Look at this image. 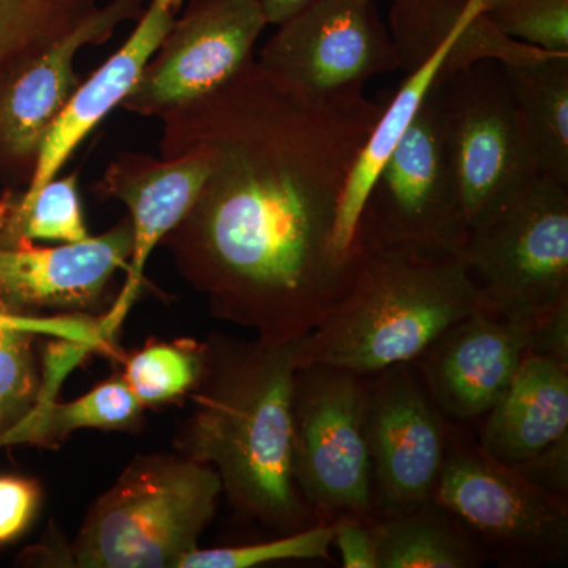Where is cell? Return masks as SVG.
Returning a JSON list of instances; mask_svg holds the SVG:
<instances>
[{"instance_id": "obj_1", "label": "cell", "mask_w": 568, "mask_h": 568, "mask_svg": "<svg viewBox=\"0 0 568 568\" xmlns=\"http://www.w3.org/2000/svg\"><path fill=\"white\" fill-rule=\"evenodd\" d=\"M386 103L298 91L256 61L160 118L162 153H203L209 174L162 245L213 316L261 338H304L349 290L362 256L336 245L347 183Z\"/></svg>"}, {"instance_id": "obj_2", "label": "cell", "mask_w": 568, "mask_h": 568, "mask_svg": "<svg viewBox=\"0 0 568 568\" xmlns=\"http://www.w3.org/2000/svg\"><path fill=\"white\" fill-rule=\"evenodd\" d=\"M298 342L209 336L190 413L174 437L178 454L216 470L234 511L280 536L321 525L293 474Z\"/></svg>"}, {"instance_id": "obj_3", "label": "cell", "mask_w": 568, "mask_h": 568, "mask_svg": "<svg viewBox=\"0 0 568 568\" xmlns=\"http://www.w3.org/2000/svg\"><path fill=\"white\" fill-rule=\"evenodd\" d=\"M480 308L462 254L365 253L342 301L298 342L297 364L375 375L416 361L450 325Z\"/></svg>"}, {"instance_id": "obj_4", "label": "cell", "mask_w": 568, "mask_h": 568, "mask_svg": "<svg viewBox=\"0 0 568 568\" xmlns=\"http://www.w3.org/2000/svg\"><path fill=\"white\" fill-rule=\"evenodd\" d=\"M222 480L178 454L141 455L93 503L63 566L179 568L215 517Z\"/></svg>"}, {"instance_id": "obj_5", "label": "cell", "mask_w": 568, "mask_h": 568, "mask_svg": "<svg viewBox=\"0 0 568 568\" xmlns=\"http://www.w3.org/2000/svg\"><path fill=\"white\" fill-rule=\"evenodd\" d=\"M465 257L481 305L532 327L568 298V189L537 174L467 227Z\"/></svg>"}, {"instance_id": "obj_6", "label": "cell", "mask_w": 568, "mask_h": 568, "mask_svg": "<svg viewBox=\"0 0 568 568\" xmlns=\"http://www.w3.org/2000/svg\"><path fill=\"white\" fill-rule=\"evenodd\" d=\"M435 500L476 540L487 562L506 568L567 564L568 500L488 455L467 424L448 420Z\"/></svg>"}, {"instance_id": "obj_7", "label": "cell", "mask_w": 568, "mask_h": 568, "mask_svg": "<svg viewBox=\"0 0 568 568\" xmlns=\"http://www.w3.org/2000/svg\"><path fill=\"white\" fill-rule=\"evenodd\" d=\"M466 235L444 148L436 78L373 179L354 244L364 253L462 254Z\"/></svg>"}, {"instance_id": "obj_8", "label": "cell", "mask_w": 568, "mask_h": 568, "mask_svg": "<svg viewBox=\"0 0 568 568\" xmlns=\"http://www.w3.org/2000/svg\"><path fill=\"white\" fill-rule=\"evenodd\" d=\"M369 376L336 366L298 365L291 398L293 474L320 523L377 519L366 440Z\"/></svg>"}, {"instance_id": "obj_9", "label": "cell", "mask_w": 568, "mask_h": 568, "mask_svg": "<svg viewBox=\"0 0 568 568\" xmlns=\"http://www.w3.org/2000/svg\"><path fill=\"white\" fill-rule=\"evenodd\" d=\"M444 148L466 226L538 174L503 63L437 74Z\"/></svg>"}, {"instance_id": "obj_10", "label": "cell", "mask_w": 568, "mask_h": 568, "mask_svg": "<svg viewBox=\"0 0 568 568\" xmlns=\"http://www.w3.org/2000/svg\"><path fill=\"white\" fill-rule=\"evenodd\" d=\"M265 26L261 0H189L121 106L160 119L209 95L253 61Z\"/></svg>"}, {"instance_id": "obj_11", "label": "cell", "mask_w": 568, "mask_h": 568, "mask_svg": "<svg viewBox=\"0 0 568 568\" xmlns=\"http://www.w3.org/2000/svg\"><path fill=\"white\" fill-rule=\"evenodd\" d=\"M278 28L256 63L298 91H364L377 74L399 70L376 0H316Z\"/></svg>"}, {"instance_id": "obj_12", "label": "cell", "mask_w": 568, "mask_h": 568, "mask_svg": "<svg viewBox=\"0 0 568 568\" xmlns=\"http://www.w3.org/2000/svg\"><path fill=\"white\" fill-rule=\"evenodd\" d=\"M447 433L448 420L414 362L369 375L366 440L377 519L435 499Z\"/></svg>"}, {"instance_id": "obj_13", "label": "cell", "mask_w": 568, "mask_h": 568, "mask_svg": "<svg viewBox=\"0 0 568 568\" xmlns=\"http://www.w3.org/2000/svg\"><path fill=\"white\" fill-rule=\"evenodd\" d=\"M144 9V0H111L0 73L2 166L31 181L44 138L81 84L74 71L78 52L104 43L123 22L140 20Z\"/></svg>"}, {"instance_id": "obj_14", "label": "cell", "mask_w": 568, "mask_h": 568, "mask_svg": "<svg viewBox=\"0 0 568 568\" xmlns=\"http://www.w3.org/2000/svg\"><path fill=\"white\" fill-rule=\"evenodd\" d=\"M162 159L123 153L108 166L97 194L121 201L130 212L133 250L126 264L125 282L102 321L111 338L125 323L140 295L149 257L164 237L192 209L209 174L207 159L197 151L183 149L162 153Z\"/></svg>"}, {"instance_id": "obj_15", "label": "cell", "mask_w": 568, "mask_h": 568, "mask_svg": "<svg viewBox=\"0 0 568 568\" xmlns=\"http://www.w3.org/2000/svg\"><path fill=\"white\" fill-rule=\"evenodd\" d=\"M529 327L480 308L437 336L416 364L447 420H481L528 354Z\"/></svg>"}, {"instance_id": "obj_16", "label": "cell", "mask_w": 568, "mask_h": 568, "mask_svg": "<svg viewBox=\"0 0 568 568\" xmlns=\"http://www.w3.org/2000/svg\"><path fill=\"white\" fill-rule=\"evenodd\" d=\"M132 250L130 220L74 244L0 246V302L28 315H92Z\"/></svg>"}, {"instance_id": "obj_17", "label": "cell", "mask_w": 568, "mask_h": 568, "mask_svg": "<svg viewBox=\"0 0 568 568\" xmlns=\"http://www.w3.org/2000/svg\"><path fill=\"white\" fill-rule=\"evenodd\" d=\"M182 3L183 0H151L132 36L119 51L89 80L81 81L44 138L28 189L21 196L14 197V203H31L41 186L58 178L78 145L114 108L121 106L140 81L142 71L159 50L164 36L170 32Z\"/></svg>"}, {"instance_id": "obj_18", "label": "cell", "mask_w": 568, "mask_h": 568, "mask_svg": "<svg viewBox=\"0 0 568 568\" xmlns=\"http://www.w3.org/2000/svg\"><path fill=\"white\" fill-rule=\"evenodd\" d=\"M568 435V364L526 354L506 394L481 418L477 440L497 462L518 466Z\"/></svg>"}, {"instance_id": "obj_19", "label": "cell", "mask_w": 568, "mask_h": 568, "mask_svg": "<svg viewBox=\"0 0 568 568\" xmlns=\"http://www.w3.org/2000/svg\"><path fill=\"white\" fill-rule=\"evenodd\" d=\"M503 67L538 174L568 189V54Z\"/></svg>"}, {"instance_id": "obj_20", "label": "cell", "mask_w": 568, "mask_h": 568, "mask_svg": "<svg viewBox=\"0 0 568 568\" xmlns=\"http://www.w3.org/2000/svg\"><path fill=\"white\" fill-rule=\"evenodd\" d=\"M144 409L122 376L104 381L73 402L39 396L17 424L0 433V448H54L80 429L130 432L142 424Z\"/></svg>"}, {"instance_id": "obj_21", "label": "cell", "mask_w": 568, "mask_h": 568, "mask_svg": "<svg viewBox=\"0 0 568 568\" xmlns=\"http://www.w3.org/2000/svg\"><path fill=\"white\" fill-rule=\"evenodd\" d=\"M484 551L435 499L377 519V568H478Z\"/></svg>"}, {"instance_id": "obj_22", "label": "cell", "mask_w": 568, "mask_h": 568, "mask_svg": "<svg viewBox=\"0 0 568 568\" xmlns=\"http://www.w3.org/2000/svg\"><path fill=\"white\" fill-rule=\"evenodd\" d=\"M88 237L78 173L52 179L31 203L20 205L13 197L0 201V246L36 242L74 244Z\"/></svg>"}, {"instance_id": "obj_23", "label": "cell", "mask_w": 568, "mask_h": 568, "mask_svg": "<svg viewBox=\"0 0 568 568\" xmlns=\"http://www.w3.org/2000/svg\"><path fill=\"white\" fill-rule=\"evenodd\" d=\"M203 343H151L125 361L123 381L142 406L164 405L189 396L203 372Z\"/></svg>"}, {"instance_id": "obj_24", "label": "cell", "mask_w": 568, "mask_h": 568, "mask_svg": "<svg viewBox=\"0 0 568 568\" xmlns=\"http://www.w3.org/2000/svg\"><path fill=\"white\" fill-rule=\"evenodd\" d=\"M97 0H0V73L97 9Z\"/></svg>"}, {"instance_id": "obj_25", "label": "cell", "mask_w": 568, "mask_h": 568, "mask_svg": "<svg viewBox=\"0 0 568 568\" xmlns=\"http://www.w3.org/2000/svg\"><path fill=\"white\" fill-rule=\"evenodd\" d=\"M334 547L332 525L312 526L260 544L194 549L179 568H252L286 560H327Z\"/></svg>"}, {"instance_id": "obj_26", "label": "cell", "mask_w": 568, "mask_h": 568, "mask_svg": "<svg viewBox=\"0 0 568 568\" xmlns=\"http://www.w3.org/2000/svg\"><path fill=\"white\" fill-rule=\"evenodd\" d=\"M485 13L510 39L568 54V0H487Z\"/></svg>"}, {"instance_id": "obj_27", "label": "cell", "mask_w": 568, "mask_h": 568, "mask_svg": "<svg viewBox=\"0 0 568 568\" xmlns=\"http://www.w3.org/2000/svg\"><path fill=\"white\" fill-rule=\"evenodd\" d=\"M33 339L26 332L0 331V433L17 424L39 396L41 369Z\"/></svg>"}, {"instance_id": "obj_28", "label": "cell", "mask_w": 568, "mask_h": 568, "mask_svg": "<svg viewBox=\"0 0 568 568\" xmlns=\"http://www.w3.org/2000/svg\"><path fill=\"white\" fill-rule=\"evenodd\" d=\"M0 331L26 332L36 336L77 343L92 353L118 355L114 338L104 331L102 316L88 313H62V315H28L14 312L0 302Z\"/></svg>"}, {"instance_id": "obj_29", "label": "cell", "mask_w": 568, "mask_h": 568, "mask_svg": "<svg viewBox=\"0 0 568 568\" xmlns=\"http://www.w3.org/2000/svg\"><path fill=\"white\" fill-rule=\"evenodd\" d=\"M40 503V485L36 480L0 476V545L17 540L29 529Z\"/></svg>"}, {"instance_id": "obj_30", "label": "cell", "mask_w": 568, "mask_h": 568, "mask_svg": "<svg viewBox=\"0 0 568 568\" xmlns=\"http://www.w3.org/2000/svg\"><path fill=\"white\" fill-rule=\"evenodd\" d=\"M332 528L343 567L377 568V519L339 517Z\"/></svg>"}, {"instance_id": "obj_31", "label": "cell", "mask_w": 568, "mask_h": 568, "mask_svg": "<svg viewBox=\"0 0 568 568\" xmlns=\"http://www.w3.org/2000/svg\"><path fill=\"white\" fill-rule=\"evenodd\" d=\"M515 469L536 487L568 500V435Z\"/></svg>"}, {"instance_id": "obj_32", "label": "cell", "mask_w": 568, "mask_h": 568, "mask_svg": "<svg viewBox=\"0 0 568 568\" xmlns=\"http://www.w3.org/2000/svg\"><path fill=\"white\" fill-rule=\"evenodd\" d=\"M528 353L568 364V298L529 328Z\"/></svg>"}, {"instance_id": "obj_33", "label": "cell", "mask_w": 568, "mask_h": 568, "mask_svg": "<svg viewBox=\"0 0 568 568\" xmlns=\"http://www.w3.org/2000/svg\"><path fill=\"white\" fill-rule=\"evenodd\" d=\"M316 0H261L267 24H282Z\"/></svg>"}]
</instances>
